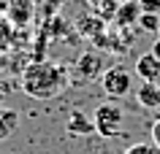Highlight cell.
Masks as SVG:
<instances>
[{
    "label": "cell",
    "instance_id": "6da1fadb",
    "mask_svg": "<svg viewBox=\"0 0 160 154\" xmlns=\"http://www.w3.org/2000/svg\"><path fill=\"white\" fill-rule=\"evenodd\" d=\"M22 92L35 100H54L71 86V73L65 65L52 60H33L22 70Z\"/></svg>",
    "mask_w": 160,
    "mask_h": 154
},
{
    "label": "cell",
    "instance_id": "7a4b0ae2",
    "mask_svg": "<svg viewBox=\"0 0 160 154\" xmlns=\"http://www.w3.org/2000/svg\"><path fill=\"white\" fill-rule=\"evenodd\" d=\"M92 122H95V133L103 138H117L122 133V122H125V111L122 105H117L114 100L101 103L92 111Z\"/></svg>",
    "mask_w": 160,
    "mask_h": 154
},
{
    "label": "cell",
    "instance_id": "3957f363",
    "mask_svg": "<svg viewBox=\"0 0 160 154\" xmlns=\"http://www.w3.org/2000/svg\"><path fill=\"white\" fill-rule=\"evenodd\" d=\"M103 70L106 68H103L101 51H84V54H79V57L71 62L68 73H71V84L84 86V84H90V81H95V78H101Z\"/></svg>",
    "mask_w": 160,
    "mask_h": 154
},
{
    "label": "cell",
    "instance_id": "277c9868",
    "mask_svg": "<svg viewBox=\"0 0 160 154\" xmlns=\"http://www.w3.org/2000/svg\"><path fill=\"white\" fill-rule=\"evenodd\" d=\"M101 86H103V92L109 95L111 100H119V97L130 95V89H133V73H130L125 65H111V68L103 70Z\"/></svg>",
    "mask_w": 160,
    "mask_h": 154
},
{
    "label": "cell",
    "instance_id": "5b68a950",
    "mask_svg": "<svg viewBox=\"0 0 160 154\" xmlns=\"http://www.w3.org/2000/svg\"><path fill=\"white\" fill-rule=\"evenodd\" d=\"M3 14L14 27H27L35 16V0H6Z\"/></svg>",
    "mask_w": 160,
    "mask_h": 154
},
{
    "label": "cell",
    "instance_id": "8992f818",
    "mask_svg": "<svg viewBox=\"0 0 160 154\" xmlns=\"http://www.w3.org/2000/svg\"><path fill=\"white\" fill-rule=\"evenodd\" d=\"M138 19H141V6H138V0H122L111 25L117 27V30H130V25H138Z\"/></svg>",
    "mask_w": 160,
    "mask_h": 154
},
{
    "label": "cell",
    "instance_id": "52a82bcc",
    "mask_svg": "<svg viewBox=\"0 0 160 154\" xmlns=\"http://www.w3.org/2000/svg\"><path fill=\"white\" fill-rule=\"evenodd\" d=\"M136 76L144 81H160V60L152 51H147L136 60Z\"/></svg>",
    "mask_w": 160,
    "mask_h": 154
},
{
    "label": "cell",
    "instance_id": "ba28073f",
    "mask_svg": "<svg viewBox=\"0 0 160 154\" xmlns=\"http://www.w3.org/2000/svg\"><path fill=\"white\" fill-rule=\"evenodd\" d=\"M65 130L71 135H92L95 133V122L92 116H87L84 111H71L65 122Z\"/></svg>",
    "mask_w": 160,
    "mask_h": 154
},
{
    "label": "cell",
    "instance_id": "9c48e42d",
    "mask_svg": "<svg viewBox=\"0 0 160 154\" xmlns=\"http://www.w3.org/2000/svg\"><path fill=\"white\" fill-rule=\"evenodd\" d=\"M76 30H79V35H82V38H90V41H95L98 35L106 33V22H103L98 14H87V16L79 19Z\"/></svg>",
    "mask_w": 160,
    "mask_h": 154
},
{
    "label": "cell",
    "instance_id": "30bf717a",
    "mask_svg": "<svg viewBox=\"0 0 160 154\" xmlns=\"http://www.w3.org/2000/svg\"><path fill=\"white\" fill-rule=\"evenodd\" d=\"M136 97H138V103L144 108H158L160 105V81H144L138 86Z\"/></svg>",
    "mask_w": 160,
    "mask_h": 154
},
{
    "label": "cell",
    "instance_id": "8fae6325",
    "mask_svg": "<svg viewBox=\"0 0 160 154\" xmlns=\"http://www.w3.org/2000/svg\"><path fill=\"white\" fill-rule=\"evenodd\" d=\"M19 127V111L14 108H0V143Z\"/></svg>",
    "mask_w": 160,
    "mask_h": 154
},
{
    "label": "cell",
    "instance_id": "7c38bea8",
    "mask_svg": "<svg viewBox=\"0 0 160 154\" xmlns=\"http://www.w3.org/2000/svg\"><path fill=\"white\" fill-rule=\"evenodd\" d=\"M14 30H17V27H14L8 19H6V14H0V54L11 49V43H14V35H17Z\"/></svg>",
    "mask_w": 160,
    "mask_h": 154
},
{
    "label": "cell",
    "instance_id": "4fadbf2b",
    "mask_svg": "<svg viewBox=\"0 0 160 154\" xmlns=\"http://www.w3.org/2000/svg\"><path fill=\"white\" fill-rule=\"evenodd\" d=\"M119 3L122 0H101L92 8V14H98L103 22H114V16H117V11H119Z\"/></svg>",
    "mask_w": 160,
    "mask_h": 154
},
{
    "label": "cell",
    "instance_id": "5bb4252c",
    "mask_svg": "<svg viewBox=\"0 0 160 154\" xmlns=\"http://www.w3.org/2000/svg\"><path fill=\"white\" fill-rule=\"evenodd\" d=\"M138 25L144 33H160V14H141Z\"/></svg>",
    "mask_w": 160,
    "mask_h": 154
},
{
    "label": "cell",
    "instance_id": "9a60e30c",
    "mask_svg": "<svg viewBox=\"0 0 160 154\" xmlns=\"http://www.w3.org/2000/svg\"><path fill=\"white\" fill-rule=\"evenodd\" d=\"M122 154H160V149L149 141V143H130Z\"/></svg>",
    "mask_w": 160,
    "mask_h": 154
},
{
    "label": "cell",
    "instance_id": "2e32d148",
    "mask_svg": "<svg viewBox=\"0 0 160 154\" xmlns=\"http://www.w3.org/2000/svg\"><path fill=\"white\" fill-rule=\"evenodd\" d=\"M141 14H160V0H138Z\"/></svg>",
    "mask_w": 160,
    "mask_h": 154
},
{
    "label": "cell",
    "instance_id": "e0dca14e",
    "mask_svg": "<svg viewBox=\"0 0 160 154\" xmlns=\"http://www.w3.org/2000/svg\"><path fill=\"white\" fill-rule=\"evenodd\" d=\"M17 86H14V81H8V78H0V103L8 100V95L14 92Z\"/></svg>",
    "mask_w": 160,
    "mask_h": 154
},
{
    "label": "cell",
    "instance_id": "ac0fdd59",
    "mask_svg": "<svg viewBox=\"0 0 160 154\" xmlns=\"http://www.w3.org/2000/svg\"><path fill=\"white\" fill-rule=\"evenodd\" d=\"M152 143H155V146L160 149V116H158L155 122H152Z\"/></svg>",
    "mask_w": 160,
    "mask_h": 154
},
{
    "label": "cell",
    "instance_id": "d6986e66",
    "mask_svg": "<svg viewBox=\"0 0 160 154\" xmlns=\"http://www.w3.org/2000/svg\"><path fill=\"white\" fill-rule=\"evenodd\" d=\"M152 54H155V57H158V60H160V38H158V41H155V43H152Z\"/></svg>",
    "mask_w": 160,
    "mask_h": 154
},
{
    "label": "cell",
    "instance_id": "ffe728a7",
    "mask_svg": "<svg viewBox=\"0 0 160 154\" xmlns=\"http://www.w3.org/2000/svg\"><path fill=\"white\" fill-rule=\"evenodd\" d=\"M98 3H101V0H90V8H95V6H98Z\"/></svg>",
    "mask_w": 160,
    "mask_h": 154
},
{
    "label": "cell",
    "instance_id": "44dd1931",
    "mask_svg": "<svg viewBox=\"0 0 160 154\" xmlns=\"http://www.w3.org/2000/svg\"><path fill=\"white\" fill-rule=\"evenodd\" d=\"M3 8H6V0H0V11H3Z\"/></svg>",
    "mask_w": 160,
    "mask_h": 154
},
{
    "label": "cell",
    "instance_id": "7402d4cb",
    "mask_svg": "<svg viewBox=\"0 0 160 154\" xmlns=\"http://www.w3.org/2000/svg\"><path fill=\"white\" fill-rule=\"evenodd\" d=\"M158 35H160V33H158Z\"/></svg>",
    "mask_w": 160,
    "mask_h": 154
}]
</instances>
